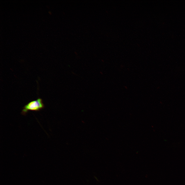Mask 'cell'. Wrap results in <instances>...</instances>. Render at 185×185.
I'll use <instances>...</instances> for the list:
<instances>
[{
    "mask_svg": "<svg viewBox=\"0 0 185 185\" xmlns=\"http://www.w3.org/2000/svg\"><path fill=\"white\" fill-rule=\"evenodd\" d=\"M44 107L42 99L39 98L36 100L31 101L25 105L23 107L21 113L23 115H25L29 110L39 111Z\"/></svg>",
    "mask_w": 185,
    "mask_h": 185,
    "instance_id": "6da1fadb",
    "label": "cell"
}]
</instances>
